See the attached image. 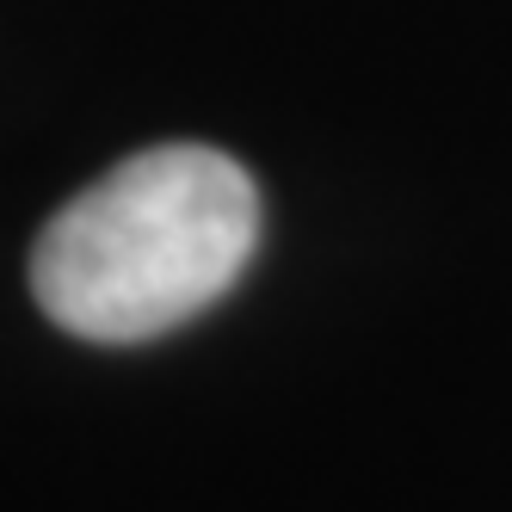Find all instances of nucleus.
<instances>
[{"label": "nucleus", "instance_id": "f257e3e1", "mask_svg": "<svg viewBox=\"0 0 512 512\" xmlns=\"http://www.w3.org/2000/svg\"><path fill=\"white\" fill-rule=\"evenodd\" d=\"M260 247V192L241 161L167 142L68 198L31 253L38 309L75 340L142 346L229 297Z\"/></svg>", "mask_w": 512, "mask_h": 512}]
</instances>
